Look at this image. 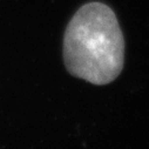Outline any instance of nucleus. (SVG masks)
Wrapping results in <instances>:
<instances>
[{
  "label": "nucleus",
  "instance_id": "nucleus-1",
  "mask_svg": "<svg viewBox=\"0 0 149 149\" xmlns=\"http://www.w3.org/2000/svg\"><path fill=\"white\" fill-rule=\"evenodd\" d=\"M63 61L69 74L93 85H108L120 75L125 39L109 6L88 3L73 15L65 32Z\"/></svg>",
  "mask_w": 149,
  "mask_h": 149
}]
</instances>
